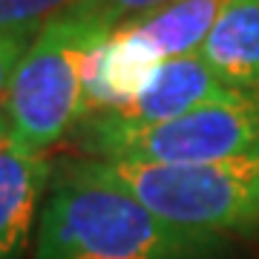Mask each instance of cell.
Here are the masks:
<instances>
[{
    "label": "cell",
    "instance_id": "obj_1",
    "mask_svg": "<svg viewBox=\"0 0 259 259\" xmlns=\"http://www.w3.org/2000/svg\"><path fill=\"white\" fill-rule=\"evenodd\" d=\"M239 242L196 233L101 176L87 158L55 167L37 219L35 259H236Z\"/></svg>",
    "mask_w": 259,
    "mask_h": 259
},
{
    "label": "cell",
    "instance_id": "obj_2",
    "mask_svg": "<svg viewBox=\"0 0 259 259\" xmlns=\"http://www.w3.org/2000/svg\"><path fill=\"white\" fill-rule=\"evenodd\" d=\"M87 161L179 228L231 242L259 239V150L207 164Z\"/></svg>",
    "mask_w": 259,
    "mask_h": 259
},
{
    "label": "cell",
    "instance_id": "obj_3",
    "mask_svg": "<svg viewBox=\"0 0 259 259\" xmlns=\"http://www.w3.org/2000/svg\"><path fill=\"white\" fill-rule=\"evenodd\" d=\"M78 127L83 158L130 164H207L259 150V95L204 104L158 124L87 118Z\"/></svg>",
    "mask_w": 259,
    "mask_h": 259
},
{
    "label": "cell",
    "instance_id": "obj_4",
    "mask_svg": "<svg viewBox=\"0 0 259 259\" xmlns=\"http://www.w3.org/2000/svg\"><path fill=\"white\" fill-rule=\"evenodd\" d=\"M107 32L55 15L35 35L18 64L3 104L9 139L29 153L47 156L69 130L83 121V58Z\"/></svg>",
    "mask_w": 259,
    "mask_h": 259
},
{
    "label": "cell",
    "instance_id": "obj_5",
    "mask_svg": "<svg viewBox=\"0 0 259 259\" xmlns=\"http://www.w3.org/2000/svg\"><path fill=\"white\" fill-rule=\"evenodd\" d=\"M236 98H245V93L231 90L196 52V55L161 61L133 101L124 104L121 110L93 115V118H107L118 124H158V121H170L190 110H199L204 104L236 101Z\"/></svg>",
    "mask_w": 259,
    "mask_h": 259
},
{
    "label": "cell",
    "instance_id": "obj_6",
    "mask_svg": "<svg viewBox=\"0 0 259 259\" xmlns=\"http://www.w3.org/2000/svg\"><path fill=\"white\" fill-rule=\"evenodd\" d=\"M52 167L40 153H29L9 139H0V259H18L29 245L40 196Z\"/></svg>",
    "mask_w": 259,
    "mask_h": 259
},
{
    "label": "cell",
    "instance_id": "obj_7",
    "mask_svg": "<svg viewBox=\"0 0 259 259\" xmlns=\"http://www.w3.org/2000/svg\"><path fill=\"white\" fill-rule=\"evenodd\" d=\"M199 55L231 90L259 95V0H222Z\"/></svg>",
    "mask_w": 259,
    "mask_h": 259
},
{
    "label": "cell",
    "instance_id": "obj_8",
    "mask_svg": "<svg viewBox=\"0 0 259 259\" xmlns=\"http://www.w3.org/2000/svg\"><path fill=\"white\" fill-rule=\"evenodd\" d=\"M219 9H222V0H173L161 9L127 23L118 32L136 37L156 61L196 55L204 37L210 35Z\"/></svg>",
    "mask_w": 259,
    "mask_h": 259
},
{
    "label": "cell",
    "instance_id": "obj_9",
    "mask_svg": "<svg viewBox=\"0 0 259 259\" xmlns=\"http://www.w3.org/2000/svg\"><path fill=\"white\" fill-rule=\"evenodd\" d=\"M167 3H173V0H72L61 15L112 35L127 23L161 9Z\"/></svg>",
    "mask_w": 259,
    "mask_h": 259
},
{
    "label": "cell",
    "instance_id": "obj_10",
    "mask_svg": "<svg viewBox=\"0 0 259 259\" xmlns=\"http://www.w3.org/2000/svg\"><path fill=\"white\" fill-rule=\"evenodd\" d=\"M69 3L72 0H0V32L44 26L47 20L61 15Z\"/></svg>",
    "mask_w": 259,
    "mask_h": 259
},
{
    "label": "cell",
    "instance_id": "obj_11",
    "mask_svg": "<svg viewBox=\"0 0 259 259\" xmlns=\"http://www.w3.org/2000/svg\"><path fill=\"white\" fill-rule=\"evenodd\" d=\"M40 32V26H26V29H6L0 32V110L6 104L12 78L18 72V64L23 61V55L29 52L35 35Z\"/></svg>",
    "mask_w": 259,
    "mask_h": 259
},
{
    "label": "cell",
    "instance_id": "obj_12",
    "mask_svg": "<svg viewBox=\"0 0 259 259\" xmlns=\"http://www.w3.org/2000/svg\"><path fill=\"white\" fill-rule=\"evenodd\" d=\"M6 133H9V121H6V112L0 110V139H3Z\"/></svg>",
    "mask_w": 259,
    "mask_h": 259
}]
</instances>
